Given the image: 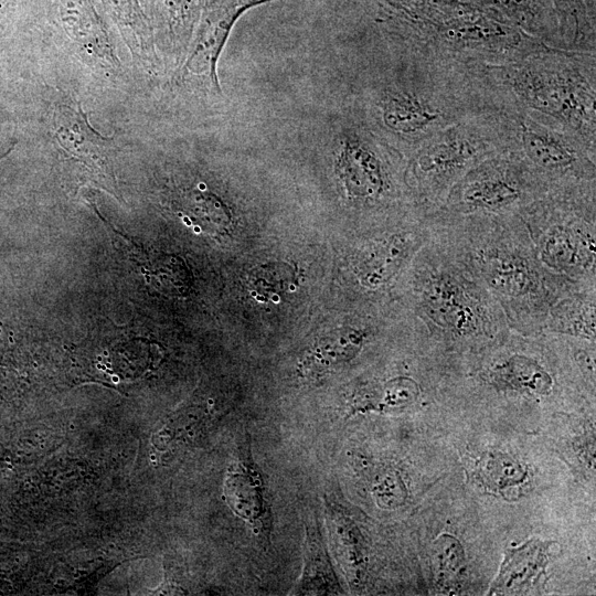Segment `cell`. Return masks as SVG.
I'll return each mask as SVG.
<instances>
[{
    "instance_id": "obj_1",
    "label": "cell",
    "mask_w": 596,
    "mask_h": 596,
    "mask_svg": "<svg viewBox=\"0 0 596 596\" xmlns=\"http://www.w3.org/2000/svg\"><path fill=\"white\" fill-rule=\"evenodd\" d=\"M436 236L500 305L510 330L543 331L551 307L579 286L539 260L519 214H425Z\"/></svg>"
},
{
    "instance_id": "obj_2",
    "label": "cell",
    "mask_w": 596,
    "mask_h": 596,
    "mask_svg": "<svg viewBox=\"0 0 596 596\" xmlns=\"http://www.w3.org/2000/svg\"><path fill=\"white\" fill-rule=\"evenodd\" d=\"M400 281L405 312L443 352L470 353L511 331L497 300L432 231Z\"/></svg>"
},
{
    "instance_id": "obj_3",
    "label": "cell",
    "mask_w": 596,
    "mask_h": 596,
    "mask_svg": "<svg viewBox=\"0 0 596 596\" xmlns=\"http://www.w3.org/2000/svg\"><path fill=\"white\" fill-rule=\"evenodd\" d=\"M486 71L504 105L596 147V52L541 44Z\"/></svg>"
},
{
    "instance_id": "obj_4",
    "label": "cell",
    "mask_w": 596,
    "mask_h": 596,
    "mask_svg": "<svg viewBox=\"0 0 596 596\" xmlns=\"http://www.w3.org/2000/svg\"><path fill=\"white\" fill-rule=\"evenodd\" d=\"M520 216L547 270L596 285V184L549 190Z\"/></svg>"
},
{
    "instance_id": "obj_5",
    "label": "cell",
    "mask_w": 596,
    "mask_h": 596,
    "mask_svg": "<svg viewBox=\"0 0 596 596\" xmlns=\"http://www.w3.org/2000/svg\"><path fill=\"white\" fill-rule=\"evenodd\" d=\"M501 111L454 124L406 157V182L422 212L436 210L469 170L505 151Z\"/></svg>"
},
{
    "instance_id": "obj_6",
    "label": "cell",
    "mask_w": 596,
    "mask_h": 596,
    "mask_svg": "<svg viewBox=\"0 0 596 596\" xmlns=\"http://www.w3.org/2000/svg\"><path fill=\"white\" fill-rule=\"evenodd\" d=\"M505 151L552 189L596 184V147L507 106L500 113Z\"/></svg>"
},
{
    "instance_id": "obj_7",
    "label": "cell",
    "mask_w": 596,
    "mask_h": 596,
    "mask_svg": "<svg viewBox=\"0 0 596 596\" xmlns=\"http://www.w3.org/2000/svg\"><path fill=\"white\" fill-rule=\"evenodd\" d=\"M546 192V187L518 157L503 151L469 170L429 213L520 215Z\"/></svg>"
},
{
    "instance_id": "obj_8",
    "label": "cell",
    "mask_w": 596,
    "mask_h": 596,
    "mask_svg": "<svg viewBox=\"0 0 596 596\" xmlns=\"http://www.w3.org/2000/svg\"><path fill=\"white\" fill-rule=\"evenodd\" d=\"M429 236L425 213L416 212L360 242L348 259L355 285L368 294L387 290L402 279Z\"/></svg>"
},
{
    "instance_id": "obj_9",
    "label": "cell",
    "mask_w": 596,
    "mask_h": 596,
    "mask_svg": "<svg viewBox=\"0 0 596 596\" xmlns=\"http://www.w3.org/2000/svg\"><path fill=\"white\" fill-rule=\"evenodd\" d=\"M223 496L234 514L245 521L255 535L269 541L273 530L270 497L264 472L254 460L247 435L238 443L234 459L227 467Z\"/></svg>"
},
{
    "instance_id": "obj_10",
    "label": "cell",
    "mask_w": 596,
    "mask_h": 596,
    "mask_svg": "<svg viewBox=\"0 0 596 596\" xmlns=\"http://www.w3.org/2000/svg\"><path fill=\"white\" fill-rule=\"evenodd\" d=\"M54 137L60 147L71 157L84 163L105 180L106 188L114 183L110 155L111 138L100 136L88 123L86 114L76 107L61 104L53 116Z\"/></svg>"
},
{
    "instance_id": "obj_11",
    "label": "cell",
    "mask_w": 596,
    "mask_h": 596,
    "mask_svg": "<svg viewBox=\"0 0 596 596\" xmlns=\"http://www.w3.org/2000/svg\"><path fill=\"white\" fill-rule=\"evenodd\" d=\"M375 329L366 320H353L320 338L305 353L300 371L316 377L334 372L354 361L372 342Z\"/></svg>"
},
{
    "instance_id": "obj_12",
    "label": "cell",
    "mask_w": 596,
    "mask_h": 596,
    "mask_svg": "<svg viewBox=\"0 0 596 596\" xmlns=\"http://www.w3.org/2000/svg\"><path fill=\"white\" fill-rule=\"evenodd\" d=\"M424 389L423 382L412 374L366 381L356 385L350 394L349 415L405 409L423 397Z\"/></svg>"
},
{
    "instance_id": "obj_13",
    "label": "cell",
    "mask_w": 596,
    "mask_h": 596,
    "mask_svg": "<svg viewBox=\"0 0 596 596\" xmlns=\"http://www.w3.org/2000/svg\"><path fill=\"white\" fill-rule=\"evenodd\" d=\"M551 542L532 539L508 550L490 594H530L539 590L549 561Z\"/></svg>"
},
{
    "instance_id": "obj_14",
    "label": "cell",
    "mask_w": 596,
    "mask_h": 596,
    "mask_svg": "<svg viewBox=\"0 0 596 596\" xmlns=\"http://www.w3.org/2000/svg\"><path fill=\"white\" fill-rule=\"evenodd\" d=\"M343 589L333 570L317 517L305 522L302 570L294 595H340Z\"/></svg>"
},
{
    "instance_id": "obj_15",
    "label": "cell",
    "mask_w": 596,
    "mask_h": 596,
    "mask_svg": "<svg viewBox=\"0 0 596 596\" xmlns=\"http://www.w3.org/2000/svg\"><path fill=\"white\" fill-rule=\"evenodd\" d=\"M595 311L596 285L579 286L551 307L543 331L595 342Z\"/></svg>"
},
{
    "instance_id": "obj_16",
    "label": "cell",
    "mask_w": 596,
    "mask_h": 596,
    "mask_svg": "<svg viewBox=\"0 0 596 596\" xmlns=\"http://www.w3.org/2000/svg\"><path fill=\"white\" fill-rule=\"evenodd\" d=\"M513 25L547 46L563 49L557 18L550 0H483Z\"/></svg>"
},
{
    "instance_id": "obj_17",
    "label": "cell",
    "mask_w": 596,
    "mask_h": 596,
    "mask_svg": "<svg viewBox=\"0 0 596 596\" xmlns=\"http://www.w3.org/2000/svg\"><path fill=\"white\" fill-rule=\"evenodd\" d=\"M62 18L70 35L84 50L107 65H119L107 32L87 0H64Z\"/></svg>"
},
{
    "instance_id": "obj_18",
    "label": "cell",
    "mask_w": 596,
    "mask_h": 596,
    "mask_svg": "<svg viewBox=\"0 0 596 596\" xmlns=\"http://www.w3.org/2000/svg\"><path fill=\"white\" fill-rule=\"evenodd\" d=\"M554 8L564 50L596 52L595 25L585 0H550Z\"/></svg>"
},
{
    "instance_id": "obj_19",
    "label": "cell",
    "mask_w": 596,
    "mask_h": 596,
    "mask_svg": "<svg viewBox=\"0 0 596 596\" xmlns=\"http://www.w3.org/2000/svg\"><path fill=\"white\" fill-rule=\"evenodd\" d=\"M466 557L461 543L451 534H441L432 546V570L437 585L450 590L461 582Z\"/></svg>"
},
{
    "instance_id": "obj_20",
    "label": "cell",
    "mask_w": 596,
    "mask_h": 596,
    "mask_svg": "<svg viewBox=\"0 0 596 596\" xmlns=\"http://www.w3.org/2000/svg\"><path fill=\"white\" fill-rule=\"evenodd\" d=\"M477 475L486 488L502 493L522 485L528 478V470L505 454L490 453L481 458Z\"/></svg>"
},
{
    "instance_id": "obj_21",
    "label": "cell",
    "mask_w": 596,
    "mask_h": 596,
    "mask_svg": "<svg viewBox=\"0 0 596 596\" xmlns=\"http://www.w3.org/2000/svg\"><path fill=\"white\" fill-rule=\"evenodd\" d=\"M373 496L384 509H396L406 499V489L401 476L393 470L379 475L373 483Z\"/></svg>"
}]
</instances>
